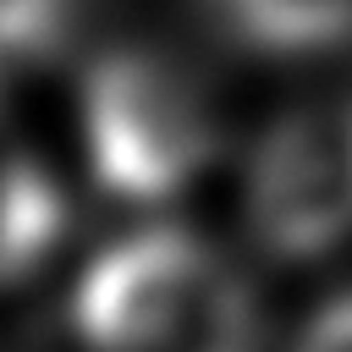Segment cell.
<instances>
[{
    "label": "cell",
    "mask_w": 352,
    "mask_h": 352,
    "mask_svg": "<svg viewBox=\"0 0 352 352\" xmlns=\"http://www.w3.org/2000/svg\"><path fill=\"white\" fill-rule=\"evenodd\" d=\"M88 352H258V302L236 264L182 226L104 242L72 286Z\"/></svg>",
    "instance_id": "1"
},
{
    "label": "cell",
    "mask_w": 352,
    "mask_h": 352,
    "mask_svg": "<svg viewBox=\"0 0 352 352\" xmlns=\"http://www.w3.org/2000/svg\"><path fill=\"white\" fill-rule=\"evenodd\" d=\"M77 116L94 182L126 204L187 192L220 148V116L204 82L148 44L99 50L82 72Z\"/></svg>",
    "instance_id": "2"
},
{
    "label": "cell",
    "mask_w": 352,
    "mask_h": 352,
    "mask_svg": "<svg viewBox=\"0 0 352 352\" xmlns=\"http://www.w3.org/2000/svg\"><path fill=\"white\" fill-rule=\"evenodd\" d=\"M242 214L264 253L314 258L352 236V88L292 104L242 170Z\"/></svg>",
    "instance_id": "3"
},
{
    "label": "cell",
    "mask_w": 352,
    "mask_h": 352,
    "mask_svg": "<svg viewBox=\"0 0 352 352\" xmlns=\"http://www.w3.org/2000/svg\"><path fill=\"white\" fill-rule=\"evenodd\" d=\"M66 236V198L55 176L0 121V286L33 275Z\"/></svg>",
    "instance_id": "4"
},
{
    "label": "cell",
    "mask_w": 352,
    "mask_h": 352,
    "mask_svg": "<svg viewBox=\"0 0 352 352\" xmlns=\"http://www.w3.org/2000/svg\"><path fill=\"white\" fill-rule=\"evenodd\" d=\"M209 11L264 55H314L352 38V0H209Z\"/></svg>",
    "instance_id": "5"
},
{
    "label": "cell",
    "mask_w": 352,
    "mask_h": 352,
    "mask_svg": "<svg viewBox=\"0 0 352 352\" xmlns=\"http://www.w3.org/2000/svg\"><path fill=\"white\" fill-rule=\"evenodd\" d=\"M99 11L104 0H0V72L60 60Z\"/></svg>",
    "instance_id": "6"
},
{
    "label": "cell",
    "mask_w": 352,
    "mask_h": 352,
    "mask_svg": "<svg viewBox=\"0 0 352 352\" xmlns=\"http://www.w3.org/2000/svg\"><path fill=\"white\" fill-rule=\"evenodd\" d=\"M292 352H352V292L330 297V302L302 324V336L292 341Z\"/></svg>",
    "instance_id": "7"
}]
</instances>
